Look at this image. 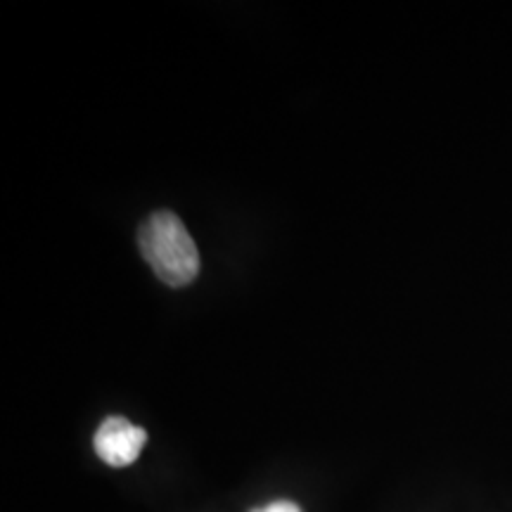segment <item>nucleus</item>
I'll return each instance as SVG.
<instances>
[{"label": "nucleus", "mask_w": 512, "mask_h": 512, "mask_svg": "<svg viewBox=\"0 0 512 512\" xmlns=\"http://www.w3.org/2000/svg\"><path fill=\"white\" fill-rule=\"evenodd\" d=\"M147 441V432L143 427L133 425L121 415H112L107 418L95 432V453L100 460H105L112 467H126L136 463L140 451H143Z\"/></svg>", "instance_id": "obj_2"}, {"label": "nucleus", "mask_w": 512, "mask_h": 512, "mask_svg": "<svg viewBox=\"0 0 512 512\" xmlns=\"http://www.w3.org/2000/svg\"><path fill=\"white\" fill-rule=\"evenodd\" d=\"M138 245L143 259L162 283L185 287L200 273V252L185 223L171 211H155L140 226Z\"/></svg>", "instance_id": "obj_1"}, {"label": "nucleus", "mask_w": 512, "mask_h": 512, "mask_svg": "<svg viewBox=\"0 0 512 512\" xmlns=\"http://www.w3.org/2000/svg\"><path fill=\"white\" fill-rule=\"evenodd\" d=\"M252 512H302V510H299V505L292 501H275L271 505H266V508L252 510Z\"/></svg>", "instance_id": "obj_3"}]
</instances>
